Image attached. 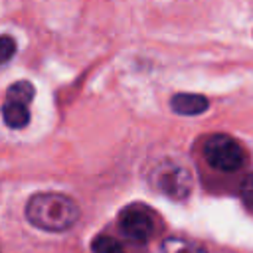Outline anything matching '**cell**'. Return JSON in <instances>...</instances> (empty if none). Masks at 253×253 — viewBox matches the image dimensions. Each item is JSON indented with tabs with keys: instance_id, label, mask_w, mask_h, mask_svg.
I'll return each instance as SVG.
<instances>
[{
	"instance_id": "cell-11",
	"label": "cell",
	"mask_w": 253,
	"mask_h": 253,
	"mask_svg": "<svg viewBox=\"0 0 253 253\" xmlns=\"http://www.w3.org/2000/svg\"><path fill=\"white\" fill-rule=\"evenodd\" d=\"M16 53V42L10 36H0V65L10 61Z\"/></svg>"
},
{
	"instance_id": "cell-6",
	"label": "cell",
	"mask_w": 253,
	"mask_h": 253,
	"mask_svg": "<svg viewBox=\"0 0 253 253\" xmlns=\"http://www.w3.org/2000/svg\"><path fill=\"white\" fill-rule=\"evenodd\" d=\"M2 119L6 123V126L14 128V130H20L24 128L28 123H30V111H28V105L24 103H18V101H8L2 105Z\"/></svg>"
},
{
	"instance_id": "cell-7",
	"label": "cell",
	"mask_w": 253,
	"mask_h": 253,
	"mask_svg": "<svg viewBox=\"0 0 253 253\" xmlns=\"http://www.w3.org/2000/svg\"><path fill=\"white\" fill-rule=\"evenodd\" d=\"M162 253H208V249L188 237L168 235L162 241Z\"/></svg>"
},
{
	"instance_id": "cell-2",
	"label": "cell",
	"mask_w": 253,
	"mask_h": 253,
	"mask_svg": "<svg viewBox=\"0 0 253 253\" xmlns=\"http://www.w3.org/2000/svg\"><path fill=\"white\" fill-rule=\"evenodd\" d=\"M121 233L134 243H148L160 229L156 213L144 204H128L117 217Z\"/></svg>"
},
{
	"instance_id": "cell-1",
	"label": "cell",
	"mask_w": 253,
	"mask_h": 253,
	"mask_svg": "<svg viewBox=\"0 0 253 253\" xmlns=\"http://www.w3.org/2000/svg\"><path fill=\"white\" fill-rule=\"evenodd\" d=\"M28 221L47 233H61L71 229L79 219V206L65 194L40 192L26 204Z\"/></svg>"
},
{
	"instance_id": "cell-8",
	"label": "cell",
	"mask_w": 253,
	"mask_h": 253,
	"mask_svg": "<svg viewBox=\"0 0 253 253\" xmlns=\"http://www.w3.org/2000/svg\"><path fill=\"white\" fill-rule=\"evenodd\" d=\"M34 95H36V89H34V85L30 81H16L6 91V99L8 101H18V103H24V105H30Z\"/></svg>"
},
{
	"instance_id": "cell-9",
	"label": "cell",
	"mask_w": 253,
	"mask_h": 253,
	"mask_svg": "<svg viewBox=\"0 0 253 253\" xmlns=\"http://www.w3.org/2000/svg\"><path fill=\"white\" fill-rule=\"evenodd\" d=\"M91 251L93 253H125L123 245L111 235H97L91 241Z\"/></svg>"
},
{
	"instance_id": "cell-5",
	"label": "cell",
	"mask_w": 253,
	"mask_h": 253,
	"mask_svg": "<svg viewBox=\"0 0 253 253\" xmlns=\"http://www.w3.org/2000/svg\"><path fill=\"white\" fill-rule=\"evenodd\" d=\"M170 107L176 115L194 117V115H202L204 111H208L210 101L198 93H176L170 99Z\"/></svg>"
},
{
	"instance_id": "cell-10",
	"label": "cell",
	"mask_w": 253,
	"mask_h": 253,
	"mask_svg": "<svg viewBox=\"0 0 253 253\" xmlns=\"http://www.w3.org/2000/svg\"><path fill=\"white\" fill-rule=\"evenodd\" d=\"M239 196H241V202L245 204V208L253 213V172H251V174L241 182Z\"/></svg>"
},
{
	"instance_id": "cell-4",
	"label": "cell",
	"mask_w": 253,
	"mask_h": 253,
	"mask_svg": "<svg viewBox=\"0 0 253 253\" xmlns=\"http://www.w3.org/2000/svg\"><path fill=\"white\" fill-rule=\"evenodd\" d=\"M204 156L208 164L219 172H235L245 162L241 144L229 134H213L204 142Z\"/></svg>"
},
{
	"instance_id": "cell-3",
	"label": "cell",
	"mask_w": 253,
	"mask_h": 253,
	"mask_svg": "<svg viewBox=\"0 0 253 253\" xmlns=\"http://www.w3.org/2000/svg\"><path fill=\"white\" fill-rule=\"evenodd\" d=\"M152 186L156 188V192H160L162 196L170 198V200H184L190 196L192 186H194V178L192 172L178 162L172 160H164L160 162L150 176Z\"/></svg>"
}]
</instances>
